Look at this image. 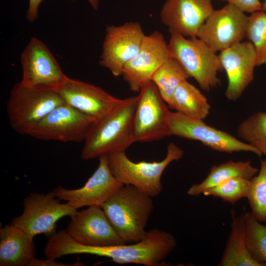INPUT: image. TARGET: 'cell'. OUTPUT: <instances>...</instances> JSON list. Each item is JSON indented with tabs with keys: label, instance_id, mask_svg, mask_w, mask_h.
Masks as SVG:
<instances>
[{
	"label": "cell",
	"instance_id": "1",
	"mask_svg": "<svg viewBox=\"0 0 266 266\" xmlns=\"http://www.w3.org/2000/svg\"><path fill=\"white\" fill-rule=\"evenodd\" d=\"M138 100V95L124 99L107 114L94 122L84 141L82 159L125 152L136 142L133 120Z\"/></svg>",
	"mask_w": 266,
	"mask_h": 266
},
{
	"label": "cell",
	"instance_id": "2",
	"mask_svg": "<svg viewBox=\"0 0 266 266\" xmlns=\"http://www.w3.org/2000/svg\"><path fill=\"white\" fill-rule=\"evenodd\" d=\"M152 199L133 185L124 184L100 206L121 238L135 243L147 233L154 210Z\"/></svg>",
	"mask_w": 266,
	"mask_h": 266
},
{
	"label": "cell",
	"instance_id": "3",
	"mask_svg": "<svg viewBox=\"0 0 266 266\" xmlns=\"http://www.w3.org/2000/svg\"><path fill=\"white\" fill-rule=\"evenodd\" d=\"M165 158L159 162H134L125 152L106 155L108 166L112 174L123 184L131 185L150 197L155 198L161 193L162 175L172 162L177 161L184 155L183 150L173 142L167 146Z\"/></svg>",
	"mask_w": 266,
	"mask_h": 266
},
{
	"label": "cell",
	"instance_id": "4",
	"mask_svg": "<svg viewBox=\"0 0 266 266\" xmlns=\"http://www.w3.org/2000/svg\"><path fill=\"white\" fill-rule=\"evenodd\" d=\"M66 103L56 90L32 87L21 82L10 92L6 112L12 128L21 134L31 130L56 107Z\"/></svg>",
	"mask_w": 266,
	"mask_h": 266
},
{
	"label": "cell",
	"instance_id": "5",
	"mask_svg": "<svg viewBox=\"0 0 266 266\" xmlns=\"http://www.w3.org/2000/svg\"><path fill=\"white\" fill-rule=\"evenodd\" d=\"M168 48L170 57L181 64L203 90L209 91L220 84L218 73L223 68L219 55L200 39L170 33Z\"/></svg>",
	"mask_w": 266,
	"mask_h": 266
},
{
	"label": "cell",
	"instance_id": "6",
	"mask_svg": "<svg viewBox=\"0 0 266 266\" xmlns=\"http://www.w3.org/2000/svg\"><path fill=\"white\" fill-rule=\"evenodd\" d=\"M176 244L172 234L155 228L147 231L143 239L132 244L92 246L89 252L91 255L109 258L118 264L161 266Z\"/></svg>",
	"mask_w": 266,
	"mask_h": 266
},
{
	"label": "cell",
	"instance_id": "7",
	"mask_svg": "<svg viewBox=\"0 0 266 266\" xmlns=\"http://www.w3.org/2000/svg\"><path fill=\"white\" fill-rule=\"evenodd\" d=\"M53 191L47 194L31 193L24 200V210L13 219L11 224L25 232L32 238L43 234L49 237L56 232V223L61 218H70L77 209L68 203H62Z\"/></svg>",
	"mask_w": 266,
	"mask_h": 266
},
{
	"label": "cell",
	"instance_id": "8",
	"mask_svg": "<svg viewBox=\"0 0 266 266\" xmlns=\"http://www.w3.org/2000/svg\"><path fill=\"white\" fill-rule=\"evenodd\" d=\"M168 121L169 136L197 140L219 152L228 153L250 152L259 157L262 156L253 146L226 132L206 124L202 120L193 118L177 111H170Z\"/></svg>",
	"mask_w": 266,
	"mask_h": 266
},
{
	"label": "cell",
	"instance_id": "9",
	"mask_svg": "<svg viewBox=\"0 0 266 266\" xmlns=\"http://www.w3.org/2000/svg\"><path fill=\"white\" fill-rule=\"evenodd\" d=\"M133 120L135 141H157L169 136L170 110L154 83L149 81L141 88Z\"/></svg>",
	"mask_w": 266,
	"mask_h": 266
},
{
	"label": "cell",
	"instance_id": "10",
	"mask_svg": "<svg viewBox=\"0 0 266 266\" xmlns=\"http://www.w3.org/2000/svg\"><path fill=\"white\" fill-rule=\"evenodd\" d=\"M95 120L66 102L53 109L28 135L36 139L64 142L84 141Z\"/></svg>",
	"mask_w": 266,
	"mask_h": 266
},
{
	"label": "cell",
	"instance_id": "11",
	"mask_svg": "<svg viewBox=\"0 0 266 266\" xmlns=\"http://www.w3.org/2000/svg\"><path fill=\"white\" fill-rule=\"evenodd\" d=\"M105 32L99 63L118 77L122 75L126 64L137 54L145 34L137 22L108 25Z\"/></svg>",
	"mask_w": 266,
	"mask_h": 266
},
{
	"label": "cell",
	"instance_id": "12",
	"mask_svg": "<svg viewBox=\"0 0 266 266\" xmlns=\"http://www.w3.org/2000/svg\"><path fill=\"white\" fill-rule=\"evenodd\" d=\"M248 16L232 4L214 9L200 28L197 37L215 52H221L246 37Z\"/></svg>",
	"mask_w": 266,
	"mask_h": 266
},
{
	"label": "cell",
	"instance_id": "13",
	"mask_svg": "<svg viewBox=\"0 0 266 266\" xmlns=\"http://www.w3.org/2000/svg\"><path fill=\"white\" fill-rule=\"evenodd\" d=\"M20 61V82L27 86L56 90L67 77L47 46L37 37L30 39Z\"/></svg>",
	"mask_w": 266,
	"mask_h": 266
},
{
	"label": "cell",
	"instance_id": "14",
	"mask_svg": "<svg viewBox=\"0 0 266 266\" xmlns=\"http://www.w3.org/2000/svg\"><path fill=\"white\" fill-rule=\"evenodd\" d=\"M70 218L66 232L79 244L104 247L127 243L119 235L100 206H91L77 211Z\"/></svg>",
	"mask_w": 266,
	"mask_h": 266
},
{
	"label": "cell",
	"instance_id": "15",
	"mask_svg": "<svg viewBox=\"0 0 266 266\" xmlns=\"http://www.w3.org/2000/svg\"><path fill=\"white\" fill-rule=\"evenodd\" d=\"M169 57L168 44L164 35L155 31L145 35L137 54L124 66L122 76L131 91L139 92Z\"/></svg>",
	"mask_w": 266,
	"mask_h": 266
},
{
	"label": "cell",
	"instance_id": "16",
	"mask_svg": "<svg viewBox=\"0 0 266 266\" xmlns=\"http://www.w3.org/2000/svg\"><path fill=\"white\" fill-rule=\"evenodd\" d=\"M123 185L110 171L106 155H102L99 157L97 168L82 187L68 189L59 185L52 191L57 198L77 209L101 206Z\"/></svg>",
	"mask_w": 266,
	"mask_h": 266
},
{
	"label": "cell",
	"instance_id": "17",
	"mask_svg": "<svg viewBox=\"0 0 266 266\" xmlns=\"http://www.w3.org/2000/svg\"><path fill=\"white\" fill-rule=\"evenodd\" d=\"M56 91L67 104L90 116L95 122L107 114L124 100L100 87L68 76Z\"/></svg>",
	"mask_w": 266,
	"mask_h": 266
},
{
	"label": "cell",
	"instance_id": "18",
	"mask_svg": "<svg viewBox=\"0 0 266 266\" xmlns=\"http://www.w3.org/2000/svg\"><path fill=\"white\" fill-rule=\"evenodd\" d=\"M218 55L228 78L225 96L229 100H236L254 79L257 66L254 46L249 41H241Z\"/></svg>",
	"mask_w": 266,
	"mask_h": 266
},
{
	"label": "cell",
	"instance_id": "19",
	"mask_svg": "<svg viewBox=\"0 0 266 266\" xmlns=\"http://www.w3.org/2000/svg\"><path fill=\"white\" fill-rule=\"evenodd\" d=\"M214 10L212 0H166L160 16L170 33L195 37Z\"/></svg>",
	"mask_w": 266,
	"mask_h": 266
},
{
	"label": "cell",
	"instance_id": "20",
	"mask_svg": "<svg viewBox=\"0 0 266 266\" xmlns=\"http://www.w3.org/2000/svg\"><path fill=\"white\" fill-rule=\"evenodd\" d=\"M34 257L33 238L12 224L0 228V266H29Z\"/></svg>",
	"mask_w": 266,
	"mask_h": 266
},
{
	"label": "cell",
	"instance_id": "21",
	"mask_svg": "<svg viewBox=\"0 0 266 266\" xmlns=\"http://www.w3.org/2000/svg\"><path fill=\"white\" fill-rule=\"evenodd\" d=\"M231 214V230L218 266H265L255 260L247 249L243 215L237 216L234 210Z\"/></svg>",
	"mask_w": 266,
	"mask_h": 266
},
{
	"label": "cell",
	"instance_id": "22",
	"mask_svg": "<svg viewBox=\"0 0 266 266\" xmlns=\"http://www.w3.org/2000/svg\"><path fill=\"white\" fill-rule=\"evenodd\" d=\"M258 171L249 161H229L219 165H214L206 178L201 182L192 185L187 193L190 196H199L205 190L231 178L242 177L251 179Z\"/></svg>",
	"mask_w": 266,
	"mask_h": 266
},
{
	"label": "cell",
	"instance_id": "23",
	"mask_svg": "<svg viewBox=\"0 0 266 266\" xmlns=\"http://www.w3.org/2000/svg\"><path fill=\"white\" fill-rule=\"evenodd\" d=\"M169 107L190 117L202 120L208 116L211 108L205 96L187 80L176 88Z\"/></svg>",
	"mask_w": 266,
	"mask_h": 266
},
{
	"label": "cell",
	"instance_id": "24",
	"mask_svg": "<svg viewBox=\"0 0 266 266\" xmlns=\"http://www.w3.org/2000/svg\"><path fill=\"white\" fill-rule=\"evenodd\" d=\"M190 76L181 64L169 57L157 70L151 81L157 88L162 98L169 106L174 92Z\"/></svg>",
	"mask_w": 266,
	"mask_h": 266
},
{
	"label": "cell",
	"instance_id": "25",
	"mask_svg": "<svg viewBox=\"0 0 266 266\" xmlns=\"http://www.w3.org/2000/svg\"><path fill=\"white\" fill-rule=\"evenodd\" d=\"M237 135L266 158V112L255 113L243 121L237 128Z\"/></svg>",
	"mask_w": 266,
	"mask_h": 266
},
{
	"label": "cell",
	"instance_id": "26",
	"mask_svg": "<svg viewBox=\"0 0 266 266\" xmlns=\"http://www.w3.org/2000/svg\"><path fill=\"white\" fill-rule=\"evenodd\" d=\"M242 215L247 249L255 260L266 266V225L262 224L251 212Z\"/></svg>",
	"mask_w": 266,
	"mask_h": 266
},
{
	"label": "cell",
	"instance_id": "27",
	"mask_svg": "<svg viewBox=\"0 0 266 266\" xmlns=\"http://www.w3.org/2000/svg\"><path fill=\"white\" fill-rule=\"evenodd\" d=\"M253 215L260 222H266V158L262 160L259 171L251 179L246 198Z\"/></svg>",
	"mask_w": 266,
	"mask_h": 266
},
{
	"label": "cell",
	"instance_id": "28",
	"mask_svg": "<svg viewBox=\"0 0 266 266\" xmlns=\"http://www.w3.org/2000/svg\"><path fill=\"white\" fill-rule=\"evenodd\" d=\"M246 36L253 45L257 66L266 63V11L261 10L248 16Z\"/></svg>",
	"mask_w": 266,
	"mask_h": 266
},
{
	"label": "cell",
	"instance_id": "29",
	"mask_svg": "<svg viewBox=\"0 0 266 266\" xmlns=\"http://www.w3.org/2000/svg\"><path fill=\"white\" fill-rule=\"evenodd\" d=\"M251 179L235 177L205 190L202 195L219 198L234 204L243 198H247L250 189Z\"/></svg>",
	"mask_w": 266,
	"mask_h": 266
},
{
	"label": "cell",
	"instance_id": "30",
	"mask_svg": "<svg viewBox=\"0 0 266 266\" xmlns=\"http://www.w3.org/2000/svg\"><path fill=\"white\" fill-rule=\"evenodd\" d=\"M244 13H253L262 10V4L259 0H225Z\"/></svg>",
	"mask_w": 266,
	"mask_h": 266
},
{
	"label": "cell",
	"instance_id": "31",
	"mask_svg": "<svg viewBox=\"0 0 266 266\" xmlns=\"http://www.w3.org/2000/svg\"><path fill=\"white\" fill-rule=\"evenodd\" d=\"M42 0H29V8L26 14L27 19L29 22H33L38 18V7Z\"/></svg>",
	"mask_w": 266,
	"mask_h": 266
},
{
	"label": "cell",
	"instance_id": "32",
	"mask_svg": "<svg viewBox=\"0 0 266 266\" xmlns=\"http://www.w3.org/2000/svg\"><path fill=\"white\" fill-rule=\"evenodd\" d=\"M66 265L64 263L57 262L55 259L47 258L46 260L38 259L34 257L30 263L29 266H80V265Z\"/></svg>",
	"mask_w": 266,
	"mask_h": 266
},
{
	"label": "cell",
	"instance_id": "33",
	"mask_svg": "<svg viewBox=\"0 0 266 266\" xmlns=\"http://www.w3.org/2000/svg\"><path fill=\"white\" fill-rule=\"evenodd\" d=\"M92 8L95 10H97L99 6V0H87Z\"/></svg>",
	"mask_w": 266,
	"mask_h": 266
},
{
	"label": "cell",
	"instance_id": "34",
	"mask_svg": "<svg viewBox=\"0 0 266 266\" xmlns=\"http://www.w3.org/2000/svg\"><path fill=\"white\" fill-rule=\"evenodd\" d=\"M262 10L266 11V0L262 3Z\"/></svg>",
	"mask_w": 266,
	"mask_h": 266
},
{
	"label": "cell",
	"instance_id": "35",
	"mask_svg": "<svg viewBox=\"0 0 266 266\" xmlns=\"http://www.w3.org/2000/svg\"></svg>",
	"mask_w": 266,
	"mask_h": 266
}]
</instances>
